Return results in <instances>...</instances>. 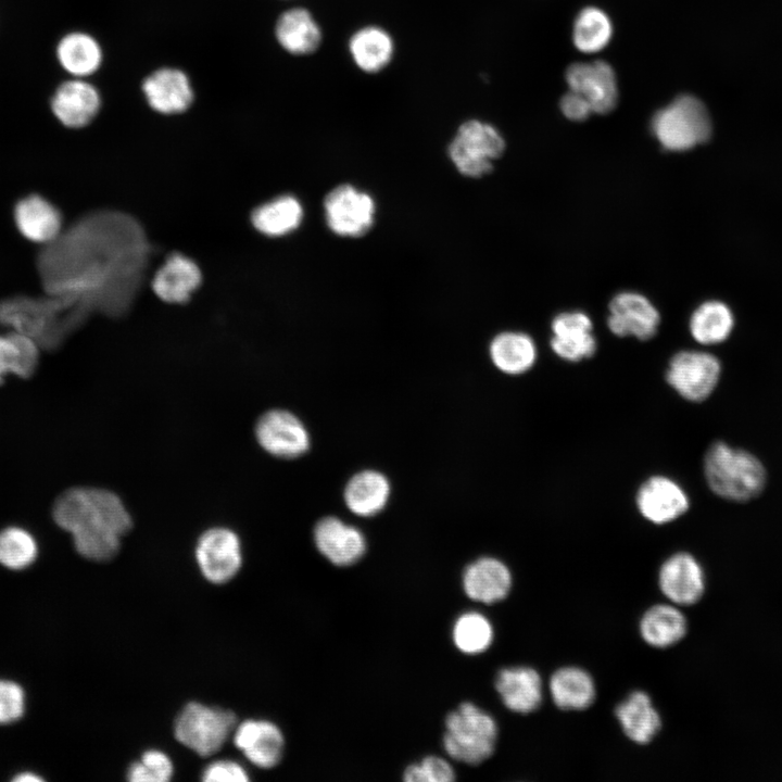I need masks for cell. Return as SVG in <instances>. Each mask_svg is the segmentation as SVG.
<instances>
[{
  "label": "cell",
  "mask_w": 782,
  "mask_h": 782,
  "mask_svg": "<svg viewBox=\"0 0 782 782\" xmlns=\"http://www.w3.org/2000/svg\"><path fill=\"white\" fill-rule=\"evenodd\" d=\"M54 522L71 533L79 555L93 562L116 556L133 518L122 499L111 490L75 487L65 490L52 507Z\"/></svg>",
  "instance_id": "1"
},
{
  "label": "cell",
  "mask_w": 782,
  "mask_h": 782,
  "mask_svg": "<svg viewBox=\"0 0 782 782\" xmlns=\"http://www.w3.org/2000/svg\"><path fill=\"white\" fill-rule=\"evenodd\" d=\"M89 307L85 300L70 294H17L0 300V324L52 352L80 326Z\"/></svg>",
  "instance_id": "2"
},
{
  "label": "cell",
  "mask_w": 782,
  "mask_h": 782,
  "mask_svg": "<svg viewBox=\"0 0 782 782\" xmlns=\"http://www.w3.org/2000/svg\"><path fill=\"white\" fill-rule=\"evenodd\" d=\"M703 471L710 491L734 503L755 500L765 491L768 481L766 466L757 455L721 440L707 447Z\"/></svg>",
  "instance_id": "3"
},
{
  "label": "cell",
  "mask_w": 782,
  "mask_h": 782,
  "mask_svg": "<svg viewBox=\"0 0 782 782\" xmlns=\"http://www.w3.org/2000/svg\"><path fill=\"white\" fill-rule=\"evenodd\" d=\"M443 747L456 761L480 765L492 756L497 740L494 718L470 702L450 711L444 721Z\"/></svg>",
  "instance_id": "4"
},
{
  "label": "cell",
  "mask_w": 782,
  "mask_h": 782,
  "mask_svg": "<svg viewBox=\"0 0 782 782\" xmlns=\"http://www.w3.org/2000/svg\"><path fill=\"white\" fill-rule=\"evenodd\" d=\"M651 129L663 148L685 151L707 141L712 127L704 103L681 94L654 114Z\"/></svg>",
  "instance_id": "5"
},
{
  "label": "cell",
  "mask_w": 782,
  "mask_h": 782,
  "mask_svg": "<svg viewBox=\"0 0 782 782\" xmlns=\"http://www.w3.org/2000/svg\"><path fill=\"white\" fill-rule=\"evenodd\" d=\"M236 726L237 718L231 710L191 702L177 715L174 733L180 744L207 757L222 749Z\"/></svg>",
  "instance_id": "6"
},
{
  "label": "cell",
  "mask_w": 782,
  "mask_h": 782,
  "mask_svg": "<svg viewBox=\"0 0 782 782\" xmlns=\"http://www.w3.org/2000/svg\"><path fill=\"white\" fill-rule=\"evenodd\" d=\"M504 149V138L494 126L469 119L458 127L447 151L461 174L477 178L492 171Z\"/></svg>",
  "instance_id": "7"
},
{
  "label": "cell",
  "mask_w": 782,
  "mask_h": 782,
  "mask_svg": "<svg viewBox=\"0 0 782 782\" xmlns=\"http://www.w3.org/2000/svg\"><path fill=\"white\" fill-rule=\"evenodd\" d=\"M722 375L720 360L705 351L682 350L669 361L666 382L684 400L706 401L718 387Z\"/></svg>",
  "instance_id": "8"
},
{
  "label": "cell",
  "mask_w": 782,
  "mask_h": 782,
  "mask_svg": "<svg viewBox=\"0 0 782 782\" xmlns=\"http://www.w3.org/2000/svg\"><path fill=\"white\" fill-rule=\"evenodd\" d=\"M194 556L203 577L215 584L230 581L242 566V545L227 527L206 529L198 539Z\"/></svg>",
  "instance_id": "9"
},
{
  "label": "cell",
  "mask_w": 782,
  "mask_h": 782,
  "mask_svg": "<svg viewBox=\"0 0 782 782\" xmlns=\"http://www.w3.org/2000/svg\"><path fill=\"white\" fill-rule=\"evenodd\" d=\"M254 436L265 452L278 458H297L310 447L304 424L286 409L275 408L262 414L255 422Z\"/></svg>",
  "instance_id": "10"
},
{
  "label": "cell",
  "mask_w": 782,
  "mask_h": 782,
  "mask_svg": "<svg viewBox=\"0 0 782 782\" xmlns=\"http://www.w3.org/2000/svg\"><path fill=\"white\" fill-rule=\"evenodd\" d=\"M324 207L328 227L339 236H363L374 223V200L350 185L332 189L325 198Z\"/></svg>",
  "instance_id": "11"
},
{
  "label": "cell",
  "mask_w": 782,
  "mask_h": 782,
  "mask_svg": "<svg viewBox=\"0 0 782 782\" xmlns=\"http://www.w3.org/2000/svg\"><path fill=\"white\" fill-rule=\"evenodd\" d=\"M690 505L684 488L664 475L647 478L635 493V506L640 515L658 526L677 520L689 510Z\"/></svg>",
  "instance_id": "12"
},
{
  "label": "cell",
  "mask_w": 782,
  "mask_h": 782,
  "mask_svg": "<svg viewBox=\"0 0 782 782\" xmlns=\"http://www.w3.org/2000/svg\"><path fill=\"white\" fill-rule=\"evenodd\" d=\"M570 90L582 94L593 113L611 112L618 100L617 79L613 67L602 61L571 64L565 74Z\"/></svg>",
  "instance_id": "13"
},
{
  "label": "cell",
  "mask_w": 782,
  "mask_h": 782,
  "mask_svg": "<svg viewBox=\"0 0 782 782\" xmlns=\"http://www.w3.org/2000/svg\"><path fill=\"white\" fill-rule=\"evenodd\" d=\"M141 90L149 106L163 115L184 113L194 100L188 75L174 67H161L149 74L141 83Z\"/></svg>",
  "instance_id": "14"
},
{
  "label": "cell",
  "mask_w": 782,
  "mask_h": 782,
  "mask_svg": "<svg viewBox=\"0 0 782 782\" xmlns=\"http://www.w3.org/2000/svg\"><path fill=\"white\" fill-rule=\"evenodd\" d=\"M609 312L608 328L618 337L633 336L644 341L657 332L659 313L648 299L640 293H618L609 304Z\"/></svg>",
  "instance_id": "15"
},
{
  "label": "cell",
  "mask_w": 782,
  "mask_h": 782,
  "mask_svg": "<svg viewBox=\"0 0 782 782\" xmlns=\"http://www.w3.org/2000/svg\"><path fill=\"white\" fill-rule=\"evenodd\" d=\"M658 583L669 601L682 606L698 602L705 590L703 568L697 559L686 552L676 553L663 563Z\"/></svg>",
  "instance_id": "16"
},
{
  "label": "cell",
  "mask_w": 782,
  "mask_h": 782,
  "mask_svg": "<svg viewBox=\"0 0 782 782\" xmlns=\"http://www.w3.org/2000/svg\"><path fill=\"white\" fill-rule=\"evenodd\" d=\"M232 739L244 757L258 768L270 769L282 758L285 737L272 721L249 719L237 723Z\"/></svg>",
  "instance_id": "17"
},
{
  "label": "cell",
  "mask_w": 782,
  "mask_h": 782,
  "mask_svg": "<svg viewBox=\"0 0 782 782\" xmlns=\"http://www.w3.org/2000/svg\"><path fill=\"white\" fill-rule=\"evenodd\" d=\"M313 535L319 553L336 566H351L366 552L364 534L333 516L318 520Z\"/></svg>",
  "instance_id": "18"
},
{
  "label": "cell",
  "mask_w": 782,
  "mask_h": 782,
  "mask_svg": "<svg viewBox=\"0 0 782 782\" xmlns=\"http://www.w3.org/2000/svg\"><path fill=\"white\" fill-rule=\"evenodd\" d=\"M101 97L90 83L76 78L61 84L51 99V110L58 121L67 128L88 126L98 115Z\"/></svg>",
  "instance_id": "19"
},
{
  "label": "cell",
  "mask_w": 782,
  "mask_h": 782,
  "mask_svg": "<svg viewBox=\"0 0 782 782\" xmlns=\"http://www.w3.org/2000/svg\"><path fill=\"white\" fill-rule=\"evenodd\" d=\"M592 320L583 312H564L552 320L550 345L552 351L566 362H580L590 358L596 351V340L592 335Z\"/></svg>",
  "instance_id": "20"
},
{
  "label": "cell",
  "mask_w": 782,
  "mask_h": 782,
  "mask_svg": "<svg viewBox=\"0 0 782 782\" xmlns=\"http://www.w3.org/2000/svg\"><path fill=\"white\" fill-rule=\"evenodd\" d=\"M13 217L20 234L35 243L47 245L62 232L63 217L60 210L37 193L20 199L14 206Z\"/></svg>",
  "instance_id": "21"
},
{
  "label": "cell",
  "mask_w": 782,
  "mask_h": 782,
  "mask_svg": "<svg viewBox=\"0 0 782 782\" xmlns=\"http://www.w3.org/2000/svg\"><path fill=\"white\" fill-rule=\"evenodd\" d=\"M462 581L466 595L483 604H494L504 600L513 583L509 568L502 560L491 556H483L470 563L463 572Z\"/></svg>",
  "instance_id": "22"
},
{
  "label": "cell",
  "mask_w": 782,
  "mask_h": 782,
  "mask_svg": "<svg viewBox=\"0 0 782 782\" xmlns=\"http://www.w3.org/2000/svg\"><path fill=\"white\" fill-rule=\"evenodd\" d=\"M274 34L278 45L295 56L313 54L323 41L319 24L303 7L283 11L276 20Z\"/></svg>",
  "instance_id": "23"
},
{
  "label": "cell",
  "mask_w": 782,
  "mask_h": 782,
  "mask_svg": "<svg viewBox=\"0 0 782 782\" xmlns=\"http://www.w3.org/2000/svg\"><path fill=\"white\" fill-rule=\"evenodd\" d=\"M542 686L540 674L525 666L501 669L495 678V690L503 704L518 714H530L539 708Z\"/></svg>",
  "instance_id": "24"
},
{
  "label": "cell",
  "mask_w": 782,
  "mask_h": 782,
  "mask_svg": "<svg viewBox=\"0 0 782 782\" xmlns=\"http://www.w3.org/2000/svg\"><path fill=\"white\" fill-rule=\"evenodd\" d=\"M201 280V270L191 258L173 254L157 269L152 289L164 302L184 303L198 289Z\"/></svg>",
  "instance_id": "25"
},
{
  "label": "cell",
  "mask_w": 782,
  "mask_h": 782,
  "mask_svg": "<svg viewBox=\"0 0 782 782\" xmlns=\"http://www.w3.org/2000/svg\"><path fill=\"white\" fill-rule=\"evenodd\" d=\"M348 48L353 63L367 74H377L388 67L395 51L392 36L377 25H366L355 30L349 39Z\"/></svg>",
  "instance_id": "26"
},
{
  "label": "cell",
  "mask_w": 782,
  "mask_h": 782,
  "mask_svg": "<svg viewBox=\"0 0 782 782\" xmlns=\"http://www.w3.org/2000/svg\"><path fill=\"white\" fill-rule=\"evenodd\" d=\"M390 495V483L376 470H362L348 481L343 497L348 508L357 516L370 517L383 509Z\"/></svg>",
  "instance_id": "27"
},
{
  "label": "cell",
  "mask_w": 782,
  "mask_h": 782,
  "mask_svg": "<svg viewBox=\"0 0 782 782\" xmlns=\"http://www.w3.org/2000/svg\"><path fill=\"white\" fill-rule=\"evenodd\" d=\"M615 714L625 734L641 745L649 743L661 727L658 711L642 691L632 692L617 706Z\"/></svg>",
  "instance_id": "28"
},
{
  "label": "cell",
  "mask_w": 782,
  "mask_h": 782,
  "mask_svg": "<svg viewBox=\"0 0 782 782\" xmlns=\"http://www.w3.org/2000/svg\"><path fill=\"white\" fill-rule=\"evenodd\" d=\"M489 353L499 370L513 376L530 370L538 356L533 339L519 331H504L495 336L490 343Z\"/></svg>",
  "instance_id": "29"
},
{
  "label": "cell",
  "mask_w": 782,
  "mask_h": 782,
  "mask_svg": "<svg viewBox=\"0 0 782 782\" xmlns=\"http://www.w3.org/2000/svg\"><path fill=\"white\" fill-rule=\"evenodd\" d=\"M550 693L554 704L563 710H583L595 698L592 677L578 667H564L550 679Z\"/></svg>",
  "instance_id": "30"
},
{
  "label": "cell",
  "mask_w": 782,
  "mask_h": 782,
  "mask_svg": "<svg viewBox=\"0 0 782 782\" xmlns=\"http://www.w3.org/2000/svg\"><path fill=\"white\" fill-rule=\"evenodd\" d=\"M61 66L76 78L96 73L102 63V49L89 34L74 31L65 35L56 47Z\"/></svg>",
  "instance_id": "31"
},
{
  "label": "cell",
  "mask_w": 782,
  "mask_h": 782,
  "mask_svg": "<svg viewBox=\"0 0 782 782\" xmlns=\"http://www.w3.org/2000/svg\"><path fill=\"white\" fill-rule=\"evenodd\" d=\"M682 611L669 604L652 606L640 621V633L651 646L664 648L678 643L686 633Z\"/></svg>",
  "instance_id": "32"
},
{
  "label": "cell",
  "mask_w": 782,
  "mask_h": 782,
  "mask_svg": "<svg viewBox=\"0 0 782 782\" xmlns=\"http://www.w3.org/2000/svg\"><path fill=\"white\" fill-rule=\"evenodd\" d=\"M303 218V207L292 195H281L256 207L251 215L254 228L263 235L279 237L293 231Z\"/></svg>",
  "instance_id": "33"
},
{
  "label": "cell",
  "mask_w": 782,
  "mask_h": 782,
  "mask_svg": "<svg viewBox=\"0 0 782 782\" xmlns=\"http://www.w3.org/2000/svg\"><path fill=\"white\" fill-rule=\"evenodd\" d=\"M39 352L38 344L18 331L10 329L0 335V384L8 374L23 379L31 377L39 363Z\"/></svg>",
  "instance_id": "34"
},
{
  "label": "cell",
  "mask_w": 782,
  "mask_h": 782,
  "mask_svg": "<svg viewBox=\"0 0 782 782\" xmlns=\"http://www.w3.org/2000/svg\"><path fill=\"white\" fill-rule=\"evenodd\" d=\"M733 325L732 312L724 303L708 301L693 312L689 327L696 342L703 345H714L729 338Z\"/></svg>",
  "instance_id": "35"
},
{
  "label": "cell",
  "mask_w": 782,
  "mask_h": 782,
  "mask_svg": "<svg viewBox=\"0 0 782 782\" xmlns=\"http://www.w3.org/2000/svg\"><path fill=\"white\" fill-rule=\"evenodd\" d=\"M613 25L601 9L588 7L580 11L573 24V43L584 53H594L607 46L611 38Z\"/></svg>",
  "instance_id": "36"
},
{
  "label": "cell",
  "mask_w": 782,
  "mask_h": 782,
  "mask_svg": "<svg viewBox=\"0 0 782 782\" xmlns=\"http://www.w3.org/2000/svg\"><path fill=\"white\" fill-rule=\"evenodd\" d=\"M493 627L489 619L478 611L462 614L454 622L452 638L455 646L465 654L485 652L493 642Z\"/></svg>",
  "instance_id": "37"
},
{
  "label": "cell",
  "mask_w": 782,
  "mask_h": 782,
  "mask_svg": "<svg viewBox=\"0 0 782 782\" xmlns=\"http://www.w3.org/2000/svg\"><path fill=\"white\" fill-rule=\"evenodd\" d=\"M37 543L34 537L18 527L0 531V564L13 570L24 569L35 560Z\"/></svg>",
  "instance_id": "38"
},
{
  "label": "cell",
  "mask_w": 782,
  "mask_h": 782,
  "mask_svg": "<svg viewBox=\"0 0 782 782\" xmlns=\"http://www.w3.org/2000/svg\"><path fill=\"white\" fill-rule=\"evenodd\" d=\"M130 782H167L174 774L171 758L159 749L146 751L127 770Z\"/></svg>",
  "instance_id": "39"
},
{
  "label": "cell",
  "mask_w": 782,
  "mask_h": 782,
  "mask_svg": "<svg viewBox=\"0 0 782 782\" xmlns=\"http://www.w3.org/2000/svg\"><path fill=\"white\" fill-rule=\"evenodd\" d=\"M405 782H451L455 771L451 764L439 756L429 755L419 762L408 765L403 772Z\"/></svg>",
  "instance_id": "40"
},
{
  "label": "cell",
  "mask_w": 782,
  "mask_h": 782,
  "mask_svg": "<svg viewBox=\"0 0 782 782\" xmlns=\"http://www.w3.org/2000/svg\"><path fill=\"white\" fill-rule=\"evenodd\" d=\"M25 709L23 689L11 681L0 680V723L20 719Z\"/></svg>",
  "instance_id": "41"
},
{
  "label": "cell",
  "mask_w": 782,
  "mask_h": 782,
  "mask_svg": "<svg viewBox=\"0 0 782 782\" xmlns=\"http://www.w3.org/2000/svg\"><path fill=\"white\" fill-rule=\"evenodd\" d=\"M204 782H247L249 775L244 767L230 759H218L209 764L202 771Z\"/></svg>",
  "instance_id": "42"
},
{
  "label": "cell",
  "mask_w": 782,
  "mask_h": 782,
  "mask_svg": "<svg viewBox=\"0 0 782 782\" xmlns=\"http://www.w3.org/2000/svg\"><path fill=\"white\" fill-rule=\"evenodd\" d=\"M559 105L563 114L571 121H584L593 113L589 101L582 94L570 89L562 97Z\"/></svg>",
  "instance_id": "43"
},
{
  "label": "cell",
  "mask_w": 782,
  "mask_h": 782,
  "mask_svg": "<svg viewBox=\"0 0 782 782\" xmlns=\"http://www.w3.org/2000/svg\"><path fill=\"white\" fill-rule=\"evenodd\" d=\"M15 782H39L42 781V779L31 772L22 773L20 775H16L14 778Z\"/></svg>",
  "instance_id": "44"
}]
</instances>
